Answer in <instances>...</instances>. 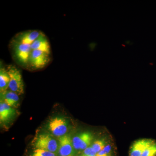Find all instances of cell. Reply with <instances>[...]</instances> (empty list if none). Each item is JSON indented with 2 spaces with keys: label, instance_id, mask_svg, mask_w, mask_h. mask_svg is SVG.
<instances>
[{
  "label": "cell",
  "instance_id": "1",
  "mask_svg": "<svg viewBox=\"0 0 156 156\" xmlns=\"http://www.w3.org/2000/svg\"><path fill=\"white\" fill-rule=\"evenodd\" d=\"M7 69L10 78L9 90L19 95H22L24 92V84L20 71L12 65L9 66Z\"/></svg>",
  "mask_w": 156,
  "mask_h": 156
},
{
  "label": "cell",
  "instance_id": "2",
  "mask_svg": "<svg viewBox=\"0 0 156 156\" xmlns=\"http://www.w3.org/2000/svg\"><path fill=\"white\" fill-rule=\"evenodd\" d=\"M48 127L53 135L59 138L66 135L69 128V124L68 121L65 118L56 117L50 120Z\"/></svg>",
  "mask_w": 156,
  "mask_h": 156
},
{
  "label": "cell",
  "instance_id": "3",
  "mask_svg": "<svg viewBox=\"0 0 156 156\" xmlns=\"http://www.w3.org/2000/svg\"><path fill=\"white\" fill-rule=\"evenodd\" d=\"M50 61V54L38 50H32L29 58L28 66L32 69H41Z\"/></svg>",
  "mask_w": 156,
  "mask_h": 156
},
{
  "label": "cell",
  "instance_id": "4",
  "mask_svg": "<svg viewBox=\"0 0 156 156\" xmlns=\"http://www.w3.org/2000/svg\"><path fill=\"white\" fill-rule=\"evenodd\" d=\"M34 144L36 149L44 150L54 153L58 151V142L49 134H40L34 141Z\"/></svg>",
  "mask_w": 156,
  "mask_h": 156
},
{
  "label": "cell",
  "instance_id": "5",
  "mask_svg": "<svg viewBox=\"0 0 156 156\" xmlns=\"http://www.w3.org/2000/svg\"><path fill=\"white\" fill-rule=\"evenodd\" d=\"M12 50L14 57L23 66H28L29 58L32 50L30 45L24 44L12 41Z\"/></svg>",
  "mask_w": 156,
  "mask_h": 156
},
{
  "label": "cell",
  "instance_id": "6",
  "mask_svg": "<svg viewBox=\"0 0 156 156\" xmlns=\"http://www.w3.org/2000/svg\"><path fill=\"white\" fill-rule=\"evenodd\" d=\"M58 153L60 156H74L76 150L73 145L72 138L69 135L58 138Z\"/></svg>",
  "mask_w": 156,
  "mask_h": 156
},
{
  "label": "cell",
  "instance_id": "7",
  "mask_svg": "<svg viewBox=\"0 0 156 156\" xmlns=\"http://www.w3.org/2000/svg\"><path fill=\"white\" fill-rule=\"evenodd\" d=\"M93 136L88 131L82 132L72 138L73 145L76 151H83L90 146Z\"/></svg>",
  "mask_w": 156,
  "mask_h": 156
},
{
  "label": "cell",
  "instance_id": "8",
  "mask_svg": "<svg viewBox=\"0 0 156 156\" xmlns=\"http://www.w3.org/2000/svg\"><path fill=\"white\" fill-rule=\"evenodd\" d=\"M41 32L36 30H28L17 34L12 40L13 41L30 45L42 34Z\"/></svg>",
  "mask_w": 156,
  "mask_h": 156
},
{
  "label": "cell",
  "instance_id": "9",
  "mask_svg": "<svg viewBox=\"0 0 156 156\" xmlns=\"http://www.w3.org/2000/svg\"><path fill=\"white\" fill-rule=\"evenodd\" d=\"M155 141L149 139H142L136 140L131 145L129 156H141L146 149Z\"/></svg>",
  "mask_w": 156,
  "mask_h": 156
},
{
  "label": "cell",
  "instance_id": "10",
  "mask_svg": "<svg viewBox=\"0 0 156 156\" xmlns=\"http://www.w3.org/2000/svg\"><path fill=\"white\" fill-rule=\"evenodd\" d=\"M16 115L15 108L9 106L1 100L0 102V122L2 125L9 123Z\"/></svg>",
  "mask_w": 156,
  "mask_h": 156
},
{
  "label": "cell",
  "instance_id": "11",
  "mask_svg": "<svg viewBox=\"0 0 156 156\" xmlns=\"http://www.w3.org/2000/svg\"><path fill=\"white\" fill-rule=\"evenodd\" d=\"M30 47L32 50H40L50 55L51 54L50 42L47 37L43 33L30 45Z\"/></svg>",
  "mask_w": 156,
  "mask_h": 156
},
{
  "label": "cell",
  "instance_id": "12",
  "mask_svg": "<svg viewBox=\"0 0 156 156\" xmlns=\"http://www.w3.org/2000/svg\"><path fill=\"white\" fill-rule=\"evenodd\" d=\"M19 96L9 89L4 93H1V100L13 108H17L19 105Z\"/></svg>",
  "mask_w": 156,
  "mask_h": 156
},
{
  "label": "cell",
  "instance_id": "13",
  "mask_svg": "<svg viewBox=\"0 0 156 156\" xmlns=\"http://www.w3.org/2000/svg\"><path fill=\"white\" fill-rule=\"evenodd\" d=\"M10 76L8 69L3 67L0 69V92L4 93L9 90Z\"/></svg>",
  "mask_w": 156,
  "mask_h": 156
},
{
  "label": "cell",
  "instance_id": "14",
  "mask_svg": "<svg viewBox=\"0 0 156 156\" xmlns=\"http://www.w3.org/2000/svg\"><path fill=\"white\" fill-rule=\"evenodd\" d=\"M106 145V144L105 140L104 139H101L98 140L93 142L91 146L98 153L100 151H102Z\"/></svg>",
  "mask_w": 156,
  "mask_h": 156
},
{
  "label": "cell",
  "instance_id": "15",
  "mask_svg": "<svg viewBox=\"0 0 156 156\" xmlns=\"http://www.w3.org/2000/svg\"><path fill=\"white\" fill-rule=\"evenodd\" d=\"M156 143L154 142L148 147L141 156H156Z\"/></svg>",
  "mask_w": 156,
  "mask_h": 156
},
{
  "label": "cell",
  "instance_id": "16",
  "mask_svg": "<svg viewBox=\"0 0 156 156\" xmlns=\"http://www.w3.org/2000/svg\"><path fill=\"white\" fill-rule=\"evenodd\" d=\"M31 156H56V154L44 150L36 149Z\"/></svg>",
  "mask_w": 156,
  "mask_h": 156
},
{
  "label": "cell",
  "instance_id": "17",
  "mask_svg": "<svg viewBox=\"0 0 156 156\" xmlns=\"http://www.w3.org/2000/svg\"><path fill=\"white\" fill-rule=\"evenodd\" d=\"M112 147L110 144H106L102 151L98 153L96 156H111Z\"/></svg>",
  "mask_w": 156,
  "mask_h": 156
},
{
  "label": "cell",
  "instance_id": "18",
  "mask_svg": "<svg viewBox=\"0 0 156 156\" xmlns=\"http://www.w3.org/2000/svg\"><path fill=\"white\" fill-rule=\"evenodd\" d=\"M97 153L93 150L92 147H90L87 148L85 150L83 151L82 156H96Z\"/></svg>",
  "mask_w": 156,
  "mask_h": 156
}]
</instances>
